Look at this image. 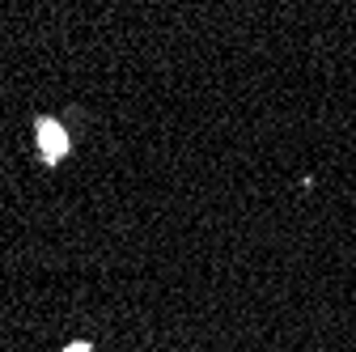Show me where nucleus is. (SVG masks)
<instances>
[{
  "instance_id": "nucleus-1",
  "label": "nucleus",
  "mask_w": 356,
  "mask_h": 352,
  "mask_svg": "<svg viewBox=\"0 0 356 352\" xmlns=\"http://www.w3.org/2000/svg\"><path fill=\"white\" fill-rule=\"evenodd\" d=\"M38 136H42V157H47V161H60L64 157V131L56 123H42Z\"/></svg>"
}]
</instances>
